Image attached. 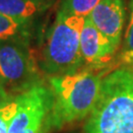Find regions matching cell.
Here are the masks:
<instances>
[{"mask_svg":"<svg viewBox=\"0 0 133 133\" xmlns=\"http://www.w3.org/2000/svg\"><path fill=\"white\" fill-rule=\"evenodd\" d=\"M84 133H133V65L117 68L103 78Z\"/></svg>","mask_w":133,"mask_h":133,"instance_id":"1","label":"cell"},{"mask_svg":"<svg viewBox=\"0 0 133 133\" xmlns=\"http://www.w3.org/2000/svg\"><path fill=\"white\" fill-rule=\"evenodd\" d=\"M102 80L101 74L88 70L50 77L51 128H63L88 117L99 99Z\"/></svg>","mask_w":133,"mask_h":133,"instance_id":"2","label":"cell"},{"mask_svg":"<svg viewBox=\"0 0 133 133\" xmlns=\"http://www.w3.org/2000/svg\"><path fill=\"white\" fill-rule=\"evenodd\" d=\"M85 18L58 12L43 51V69L51 76L78 72L82 66L81 32Z\"/></svg>","mask_w":133,"mask_h":133,"instance_id":"3","label":"cell"},{"mask_svg":"<svg viewBox=\"0 0 133 133\" xmlns=\"http://www.w3.org/2000/svg\"><path fill=\"white\" fill-rule=\"evenodd\" d=\"M17 97L19 107L10 123L8 133H48L51 128L50 89L36 84Z\"/></svg>","mask_w":133,"mask_h":133,"instance_id":"4","label":"cell"},{"mask_svg":"<svg viewBox=\"0 0 133 133\" xmlns=\"http://www.w3.org/2000/svg\"><path fill=\"white\" fill-rule=\"evenodd\" d=\"M37 76L33 58L23 42L15 38L0 41V83L25 91Z\"/></svg>","mask_w":133,"mask_h":133,"instance_id":"5","label":"cell"},{"mask_svg":"<svg viewBox=\"0 0 133 133\" xmlns=\"http://www.w3.org/2000/svg\"><path fill=\"white\" fill-rule=\"evenodd\" d=\"M81 55L83 62L93 67L104 66L109 63L117 50V46L104 36L88 18L81 32Z\"/></svg>","mask_w":133,"mask_h":133,"instance_id":"6","label":"cell"},{"mask_svg":"<svg viewBox=\"0 0 133 133\" xmlns=\"http://www.w3.org/2000/svg\"><path fill=\"white\" fill-rule=\"evenodd\" d=\"M87 18L118 48L125 19L123 0H102Z\"/></svg>","mask_w":133,"mask_h":133,"instance_id":"7","label":"cell"},{"mask_svg":"<svg viewBox=\"0 0 133 133\" xmlns=\"http://www.w3.org/2000/svg\"><path fill=\"white\" fill-rule=\"evenodd\" d=\"M48 7L44 0H0V14L17 21L28 22Z\"/></svg>","mask_w":133,"mask_h":133,"instance_id":"8","label":"cell"},{"mask_svg":"<svg viewBox=\"0 0 133 133\" xmlns=\"http://www.w3.org/2000/svg\"><path fill=\"white\" fill-rule=\"evenodd\" d=\"M102 0H63L58 12L87 18Z\"/></svg>","mask_w":133,"mask_h":133,"instance_id":"9","label":"cell"},{"mask_svg":"<svg viewBox=\"0 0 133 133\" xmlns=\"http://www.w3.org/2000/svg\"><path fill=\"white\" fill-rule=\"evenodd\" d=\"M28 22L17 21L0 14V41L12 38L23 33Z\"/></svg>","mask_w":133,"mask_h":133,"instance_id":"10","label":"cell"},{"mask_svg":"<svg viewBox=\"0 0 133 133\" xmlns=\"http://www.w3.org/2000/svg\"><path fill=\"white\" fill-rule=\"evenodd\" d=\"M122 59L124 62L133 65V0H131V12L129 23L126 29L125 38H124V48L122 52Z\"/></svg>","mask_w":133,"mask_h":133,"instance_id":"11","label":"cell"},{"mask_svg":"<svg viewBox=\"0 0 133 133\" xmlns=\"http://www.w3.org/2000/svg\"><path fill=\"white\" fill-rule=\"evenodd\" d=\"M19 107V100L16 97L12 102L0 109V133H8L10 123L17 112Z\"/></svg>","mask_w":133,"mask_h":133,"instance_id":"12","label":"cell"},{"mask_svg":"<svg viewBox=\"0 0 133 133\" xmlns=\"http://www.w3.org/2000/svg\"><path fill=\"white\" fill-rule=\"evenodd\" d=\"M15 98H11V96L8 93V91L6 90L5 86L0 83V109H2L4 107H6Z\"/></svg>","mask_w":133,"mask_h":133,"instance_id":"13","label":"cell"}]
</instances>
